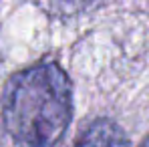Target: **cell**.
<instances>
[{
    "instance_id": "cell-1",
    "label": "cell",
    "mask_w": 149,
    "mask_h": 147,
    "mask_svg": "<svg viewBox=\"0 0 149 147\" xmlns=\"http://www.w3.org/2000/svg\"><path fill=\"white\" fill-rule=\"evenodd\" d=\"M73 117V87L56 63H38L12 75L2 97V121L22 147H50Z\"/></svg>"
},
{
    "instance_id": "cell-2",
    "label": "cell",
    "mask_w": 149,
    "mask_h": 147,
    "mask_svg": "<svg viewBox=\"0 0 149 147\" xmlns=\"http://www.w3.org/2000/svg\"><path fill=\"white\" fill-rule=\"evenodd\" d=\"M71 147H131L125 131L109 119L93 121Z\"/></svg>"
},
{
    "instance_id": "cell-3",
    "label": "cell",
    "mask_w": 149,
    "mask_h": 147,
    "mask_svg": "<svg viewBox=\"0 0 149 147\" xmlns=\"http://www.w3.org/2000/svg\"><path fill=\"white\" fill-rule=\"evenodd\" d=\"M139 147H149V137H145V139L141 141V145H139Z\"/></svg>"
}]
</instances>
